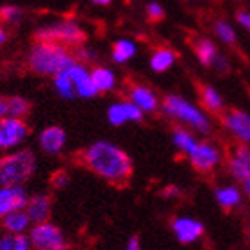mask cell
<instances>
[{"instance_id":"2e32d148","label":"cell","mask_w":250,"mask_h":250,"mask_svg":"<svg viewBox=\"0 0 250 250\" xmlns=\"http://www.w3.org/2000/svg\"><path fill=\"white\" fill-rule=\"evenodd\" d=\"M129 97L141 111H146V113L156 111V107H157L156 95L152 93L148 88H145V86H140V84H129Z\"/></svg>"},{"instance_id":"f35d334b","label":"cell","mask_w":250,"mask_h":250,"mask_svg":"<svg viewBox=\"0 0 250 250\" xmlns=\"http://www.w3.org/2000/svg\"><path fill=\"white\" fill-rule=\"evenodd\" d=\"M95 4H109L111 0H93Z\"/></svg>"},{"instance_id":"277c9868","label":"cell","mask_w":250,"mask_h":250,"mask_svg":"<svg viewBox=\"0 0 250 250\" xmlns=\"http://www.w3.org/2000/svg\"><path fill=\"white\" fill-rule=\"evenodd\" d=\"M34 38L40 40V42H56L61 43V45H73V47H77V45H83L88 36H86V31L81 29L77 23H73V21H61V23H56V25L38 29Z\"/></svg>"},{"instance_id":"d590c367","label":"cell","mask_w":250,"mask_h":250,"mask_svg":"<svg viewBox=\"0 0 250 250\" xmlns=\"http://www.w3.org/2000/svg\"><path fill=\"white\" fill-rule=\"evenodd\" d=\"M243 189H245V193L250 197V175L243 181Z\"/></svg>"},{"instance_id":"cb8c5ba5","label":"cell","mask_w":250,"mask_h":250,"mask_svg":"<svg viewBox=\"0 0 250 250\" xmlns=\"http://www.w3.org/2000/svg\"><path fill=\"white\" fill-rule=\"evenodd\" d=\"M31 111V102L21 97H11L5 99V116H15V118H21Z\"/></svg>"},{"instance_id":"484cf974","label":"cell","mask_w":250,"mask_h":250,"mask_svg":"<svg viewBox=\"0 0 250 250\" xmlns=\"http://www.w3.org/2000/svg\"><path fill=\"white\" fill-rule=\"evenodd\" d=\"M173 143H175L179 150H183L186 156L193 150V146L197 145L195 138L184 129H175V132H173Z\"/></svg>"},{"instance_id":"52a82bcc","label":"cell","mask_w":250,"mask_h":250,"mask_svg":"<svg viewBox=\"0 0 250 250\" xmlns=\"http://www.w3.org/2000/svg\"><path fill=\"white\" fill-rule=\"evenodd\" d=\"M29 134V127L25 122L15 116H5L0 118V148H11L25 140Z\"/></svg>"},{"instance_id":"6da1fadb","label":"cell","mask_w":250,"mask_h":250,"mask_svg":"<svg viewBox=\"0 0 250 250\" xmlns=\"http://www.w3.org/2000/svg\"><path fill=\"white\" fill-rule=\"evenodd\" d=\"M84 167L111 184H127L132 175V161L127 152L109 141H97L81 152Z\"/></svg>"},{"instance_id":"7a4b0ae2","label":"cell","mask_w":250,"mask_h":250,"mask_svg":"<svg viewBox=\"0 0 250 250\" xmlns=\"http://www.w3.org/2000/svg\"><path fill=\"white\" fill-rule=\"evenodd\" d=\"M29 70L40 75H58L77 64V58L68 52L64 45L56 42H40L29 54Z\"/></svg>"},{"instance_id":"30bf717a","label":"cell","mask_w":250,"mask_h":250,"mask_svg":"<svg viewBox=\"0 0 250 250\" xmlns=\"http://www.w3.org/2000/svg\"><path fill=\"white\" fill-rule=\"evenodd\" d=\"M224 125L243 143H250V116L240 109H229L222 116Z\"/></svg>"},{"instance_id":"7402d4cb","label":"cell","mask_w":250,"mask_h":250,"mask_svg":"<svg viewBox=\"0 0 250 250\" xmlns=\"http://www.w3.org/2000/svg\"><path fill=\"white\" fill-rule=\"evenodd\" d=\"M31 240L23 234H5L0 238V250H31Z\"/></svg>"},{"instance_id":"8d00e7d4","label":"cell","mask_w":250,"mask_h":250,"mask_svg":"<svg viewBox=\"0 0 250 250\" xmlns=\"http://www.w3.org/2000/svg\"><path fill=\"white\" fill-rule=\"evenodd\" d=\"M5 40H7V34H5V31L2 29V27H0V45H4Z\"/></svg>"},{"instance_id":"ffe728a7","label":"cell","mask_w":250,"mask_h":250,"mask_svg":"<svg viewBox=\"0 0 250 250\" xmlns=\"http://www.w3.org/2000/svg\"><path fill=\"white\" fill-rule=\"evenodd\" d=\"M191 48L193 52L197 54V58L200 59V62H202L204 66H211L214 62V59L218 58L214 43L206 40V38H195L191 42Z\"/></svg>"},{"instance_id":"d6a6232c","label":"cell","mask_w":250,"mask_h":250,"mask_svg":"<svg viewBox=\"0 0 250 250\" xmlns=\"http://www.w3.org/2000/svg\"><path fill=\"white\" fill-rule=\"evenodd\" d=\"M124 250H141L140 238H138V236H132V238L129 240V243H127V247H125Z\"/></svg>"},{"instance_id":"e575fe53","label":"cell","mask_w":250,"mask_h":250,"mask_svg":"<svg viewBox=\"0 0 250 250\" xmlns=\"http://www.w3.org/2000/svg\"><path fill=\"white\" fill-rule=\"evenodd\" d=\"M238 20L243 23V27H247V29L250 31V15H247V13H243V11H240V13H238Z\"/></svg>"},{"instance_id":"5bb4252c","label":"cell","mask_w":250,"mask_h":250,"mask_svg":"<svg viewBox=\"0 0 250 250\" xmlns=\"http://www.w3.org/2000/svg\"><path fill=\"white\" fill-rule=\"evenodd\" d=\"M64 72L68 73V77L72 79L73 86H75V91L77 95L81 97H93L97 95V88H95L93 81H91V75H89L83 66H77V64H73V66L66 68Z\"/></svg>"},{"instance_id":"44dd1931","label":"cell","mask_w":250,"mask_h":250,"mask_svg":"<svg viewBox=\"0 0 250 250\" xmlns=\"http://www.w3.org/2000/svg\"><path fill=\"white\" fill-rule=\"evenodd\" d=\"M216 202L224 209H232L241 204V195L234 186H225L216 189Z\"/></svg>"},{"instance_id":"5b68a950","label":"cell","mask_w":250,"mask_h":250,"mask_svg":"<svg viewBox=\"0 0 250 250\" xmlns=\"http://www.w3.org/2000/svg\"><path fill=\"white\" fill-rule=\"evenodd\" d=\"M163 107L167 111L168 115L175 116L179 120L186 122L191 127H195L200 132H209L211 125L209 120L202 115V111H198L197 107H193L189 102H186L181 97H175V95H168L165 97V102H163Z\"/></svg>"},{"instance_id":"4316f807","label":"cell","mask_w":250,"mask_h":250,"mask_svg":"<svg viewBox=\"0 0 250 250\" xmlns=\"http://www.w3.org/2000/svg\"><path fill=\"white\" fill-rule=\"evenodd\" d=\"M56 88L58 91L62 95V97H66V99H73L77 91H75V86H73L72 79L68 77L66 72H61L58 73V77H56Z\"/></svg>"},{"instance_id":"f1b7e54d","label":"cell","mask_w":250,"mask_h":250,"mask_svg":"<svg viewBox=\"0 0 250 250\" xmlns=\"http://www.w3.org/2000/svg\"><path fill=\"white\" fill-rule=\"evenodd\" d=\"M214 31H216V34H218L225 43H229V45H232V47L236 45L234 31H232V27H230L229 23H225V21H216V23H214Z\"/></svg>"},{"instance_id":"4dcf8cb0","label":"cell","mask_w":250,"mask_h":250,"mask_svg":"<svg viewBox=\"0 0 250 250\" xmlns=\"http://www.w3.org/2000/svg\"><path fill=\"white\" fill-rule=\"evenodd\" d=\"M68 183H70V177H68V172H64V170L54 172L52 177H50V184H52L56 189H62L64 186H68Z\"/></svg>"},{"instance_id":"836d02e7","label":"cell","mask_w":250,"mask_h":250,"mask_svg":"<svg viewBox=\"0 0 250 250\" xmlns=\"http://www.w3.org/2000/svg\"><path fill=\"white\" fill-rule=\"evenodd\" d=\"M181 193H183V191H181L177 186H168V188H165L163 195H167V197L173 198V197H181Z\"/></svg>"},{"instance_id":"8fae6325","label":"cell","mask_w":250,"mask_h":250,"mask_svg":"<svg viewBox=\"0 0 250 250\" xmlns=\"http://www.w3.org/2000/svg\"><path fill=\"white\" fill-rule=\"evenodd\" d=\"M172 229L181 243H193L204 234V225L193 218H175Z\"/></svg>"},{"instance_id":"7c38bea8","label":"cell","mask_w":250,"mask_h":250,"mask_svg":"<svg viewBox=\"0 0 250 250\" xmlns=\"http://www.w3.org/2000/svg\"><path fill=\"white\" fill-rule=\"evenodd\" d=\"M229 172L236 181H245L250 175V148L245 145H238L234 156L229 159Z\"/></svg>"},{"instance_id":"4fadbf2b","label":"cell","mask_w":250,"mask_h":250,"mask_svg":"<svg viewBox=\"0 0 250 250\" xmlns=\"http://www.w3.org/2000/svg\"><path fill=\"white\" fill-rule=\"evenodd\" d=\"M107 118L113 125H122L124 122H140L143 118V113L134 102H120L111 105L107 111Z\"/></svg>"},{"instance_id":"74e56055","label":"cell","mask_w":250,"mask_h":250,"mask_svg":"<svg viewBox=\"0 0 250 250\" xmlns=\"http://www.w3.org/2000/svg\"><path fill=\"white\" fill-rule=\"evenodd\" d=\"M0 116H5V99H0Z\"/></svg>"},{"instance_id":"3957f363","label":"cell","mask_w":250,"mask_h":250,"mask_svg":"<svg viewBox=\"0 0 250 250\" xmlns=\"http://www.w3.org/2000/svg\"><path fill=\"white\" fill-rule=\"evenodd\" d=\"M36 157L31 150H20L0 157V186H20L32 177Z\"/></svg>"},{"instance_id":"f546056e","label":"cell","mask_w":250,"mask_h":250,"mask_svg":"<svg viewBox=\"0 0 250 250\" xmlns=\"http://www.w3.org/2000/svg\"><path fill=\"white\" fill-rule=\"evenodd\" d=\"M146 16H148V20L152 23H157V21H161L165 18V11H163V7L157 2H150L148 7H146Z\"/></svg>"},{"instance_id":"9a60e30c","label":"cell","mask_w":250,"mask_h":250,"mask_svg":"<svg viewBox=\"0 0 250 250\" xmlns=\"http://www.w3.org/2000/svg\"><path fill=\"white\" fill-rule=\"evenodd\" d=\"M50 209H52V202H50V198H48L47 195H43V193H38V195H34L32 198H29L25 206L27 214H29L31 222H34V224L47 222L48 216H50Z\"/></svg>"},{"instance_id":"83f0119b","label":"cell","mask_w":250,"mask_h":250,"mask_svg":"<svg viewBox=\"0 0 250 250\" xmlns=\"http://www.w3.org/2000/svg\"><path fill=\"white\" fill-rule=\"evenodd\" d=\"M134 56V47L129 42H116L113 45V58L116 62H124Z\"/></svg>"},{"instance_id":"d6986e66","label":"cell","mask_w":250,"mask_h":250,"mask_svg":"<svg viewBox=\"0 0 250 250\" xmlns=\"http://www.w3.org/2000/svg\"><path fill=\"white\" fill-rule=\"evenodd\" d=\"M197 88H198V99L204 104V107L208 111H211V113H222L224 102H222V97L216 93V89L204 83H197Z\"/></svg>"},{"instance_id":"ac0fdd59","label":"cell","mask_w":250,"mask_h":250,"mask_svg":"<svg viewBox=\"0 0 250 250\" xmlns=\"http://www.w3.org/2000/svg\"><path fill=\"white\" fill-rule=\"evenodd\" d=\"M29 225H31V218L27 211H21V209L11 211L5 216H2V227L13 234H23L29 229Z\"/></svg>"},{"instance_id":"e0dca14e","label":"cell","mask_w":250,"mask_h":250,"mask_svg":"<svg viewBox=\"0 0 250 250\" xmlns=\"http://www.w3.org/2000/svg\"><path fill=\"white\" fill-rule=\"evenodd\" d=\"M66 141V134L61 127H47L40 136V145L47 154H58L64 146Z\"/></svg>"},{"instance_id":"d4e9b609","label":"cell","mask_w":250,"mask_h":250,"mask_svg":"<svg viewBox=\"0 0 250 250\" xmlns=\"http://www.w3.org/2000/svg\"><path fill=\"white\" fill-rule=\"evenodd\" d=\"M91 81H93L97 91H100V93H104L115 86V75L105 68H95L91 72Z\"/></svg>"},{"instance_id":"603a6c76","label":"cell","mask_w":250,"mask_h":250,"mask_svg":"<svg viewBox=\"0 0 250 250\" xmlns=\"http://www.w3.org/2000/svg\"><path fill=\"white\" fill-rule=\"evenodd\" d=\"M175 61V54L170 48H157L156 54L150 59V66L156 72H167Z\"/></svg>"},{"instance_id":"1f68e13d","label":"cell","mask_w":250,"mask_h":250,"mask_svg":"<svg viewBox=\"0 0 250 250\" xmlns=\"http://www.w3.org/2000/svg\"><path fill=\"white\" fill-rule=\"evenodd\" d=\"M20 15V9L18 7H13V5H5V7H0V20L2 21H11L16 20Z\"/></svg>"},{"instance_id":"9c48e42d","label":"cell","mask_w":250,"mask_h":250,"mask_svg":"<svg viewBox=\"0 0 250 250\" xmlns=\"http://www.w3.org/2000/svg\"><path fill=\"white\" fill-rule=\"evenodd\" d=\"M27 191L21 186H0V218L27 206Z\"/></svg>"},{"instance_id":"ba28073f","label":"cell","mask_w":250,"mask_h":250,"mask_svg":"<svg viewBox=\"0 0 250 250\" xmlns=\"http://www.w3.org/2000/svg\"><path fill=\"white\" fill-rule=\"evenodd\" d=\"M189 161H191V167L197 170V172H211L216 165L220 163V152L214 148L213 145L209 143H198L193 146V150L188 154Z\"/></svg>"},{"instance_id":"8992f818","label":"cell","mask_w":250,"mask_h":250,"mask_svg":"<svg viewBox=\"0 0 250 250\" xmlns=\"http://www.w3.org/2000/svg\"><path fill=\"white\" fill-rule=\"evenodd\" d=\"M31 247L34 250H68L66 238L58 225L43 222L36 224L29 234Z\"/></svg>"}]
</instances>
